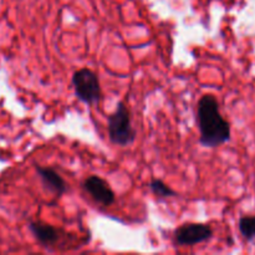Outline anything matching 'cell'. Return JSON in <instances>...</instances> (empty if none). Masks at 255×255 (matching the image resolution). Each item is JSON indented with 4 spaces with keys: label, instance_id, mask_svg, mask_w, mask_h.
I'll list each match as a JSON object with an SVG mask.
<instances>
[{
    "label": "cell",
    "instance_id": "obj_1",
    "mask_svg": "<svg viewBox=\"0 0 255 255\" xmlns=\"http://www.w3.org/2000/svg\"><path fill=\"white\" fill-rule=\"evenodd\" d=\"M197 125L199 143L203 147L216 148L231 141L232 128L228 120L221 114L218 100L214 95L206 94L197 104Z\"/></svg>",
    "mask_w": 255,
    "mask_h": 255
},
{
    "label": "cell",
    "instance_id": "obj_2",
    "mask_svg": "<svg viewBox=\"0 0 255 255\" xmlns=\"http://www.w3.org/2000/svg\"><path fill=\"white\" fill-rule=\"evenodd\" d=\"M107 132L110 141L116 146L127 147L136 141L131 114L125 102H119L114 114L107 117Z\"/></svg>",
    "mask_w": 255,
    "mask_h": 255
},
{
    "label": "cell",
    "instance_id": "obj_3",
    "mask_svg": "<svg viewBox=\"0 0 255 255\" xmlns=\"http://www.w3.org/2000/svg\"><path fill=\"white\" fill-rule=\"evenodd\" d=\"M72 86L77 99L89 106L97 105L102 99L99 76L92 70L84 67L72 75Z\"/></svg>",
    "mask_w": 255,
    "mask_h": 255
},
{
    "label": "cell",
    "instance_id": "obj_4",
    "mask_svg": "<svg viewBox=\"0 0 255 255\" xmlns=\"http://www.w3.org/2000/svg\"><path fill=\"white\" fill-rule=\"evenodd\" d=\"M213 229L206 223H184L173 232V243L179 247H192L208 242Z\"/></svg>",
    "mask_w": 255,
    "mask_h": 255
},
{
    "label": "cell",
    "instance_id": "obj_5",
    "mask_svg": "<svg viewBox=\"0 0 255 255\" xmlns=\"http://www.w3.org/2000/svg\"><path fill=\"white\" fill-rule=\"evenodd\" d=\"M82 188L96 203L110 207L116 202V196L110 184L99 176H90L82 182Z\"/></svg>",
    "mask_w": 255,
    "mask_h": 255
},
{
    "label": "cell",
    "instance_id": "obj_6",
    "mask_svg": "<svg viewBox=\"0 0 255 255\" xmlns=\"http://www.w3.org/2000/svg\"><path fill=\"white\" fill-rule=\"evenodd\" d=\"M29 229L37 241V243L42 247L54 246L60 239V231L51 224L44 223L41 221H32L29 223Z\"/></svg>",
    "mask_w": 255,
    "mask_h": 255
},
{
    "label": "cell",
    "instance_id": "obj_7",
    "mask_svg": "<svg viewBox=\"0 0 255 255\" xmlns=\"http://www.w3.org/2000/svg\"><path fill=\"white\" fill-rule=\"evenodd\" d=\"M35 169H36L37 176L41 178L44 186H46L56 196H62L64 193H66V182H65V179L54 168H51V167H42L40 164H36Z\"/></svg>",
    "mask_w": 255,
    "mask_h": 255
},
{
    "label": "cell",
    "instance_id": "obj_8",
    "mask_svg": "<svg viewBox=\"0 0 255 255\" xmlns=\"http://www.w3.org/2000/svg\"><path fill=\"white\" fill-rule=\"evenodd\" d=\"M149 189H151L152 193L159 199H166V198H172V197H176L177 193L171 188L169 186H167L162 179L153 178L148 184Z\"/></svg>",
    "mask_w": 255,
    "mask_h": 255
},
{
    "label": "cell",
    "instance_id": "obj_9",
    "mask_svg": "<svg viewBox=\"0 0 255 255\" xmlns=\"http://www.w3.org/2000/svg\"><path fill=\"white\" fill-rule=\"evenodd\" d=\"M238 228L242 237L246 241H254L255 239V216L242 217L238 222Z\"/></svg>",
    "mask_w": 255,
    "mask_h": 255
}]
</instances>
